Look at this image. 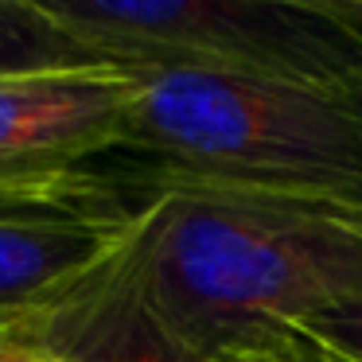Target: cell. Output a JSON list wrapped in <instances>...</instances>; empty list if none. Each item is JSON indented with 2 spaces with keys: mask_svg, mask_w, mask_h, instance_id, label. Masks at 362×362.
Listing matches in <instances>:
<instances>
[{
  "mask_svg": "<svg viewBox=\"0 0 362 362\" xmlns=\"http://www.w3.org/2000/svg\"><path fill=\"white\" fill-rule=\"evenodd\" d=\"M136 74L110 63L0 78V183L43 180L113 156Z\"/></svg>",
  "mask_w": 362,
  "mask_h": 362,
  "instance_id": "cell-5",
  "label": "cell"
},
{
  "mask_svg": "<svg viewBox=\"0 0 362 362\" xmlns=\"http://www.w3.org/2000/svg\"><path fill=\"white\" fill-rule=\"evenodd\" d=\"M35 351H40V346H35ZM43 358L47 362H86V358H66V354H51V351H43Z\"/></svg>",
  "mask_w": 362,
  "mask_h": 362,
  "instance_id": "cell-10",
  "label": "cell"
},
{
  "mask_svg": "<svg viewBox=\"0 0 362 362\" xmlns=\"http://www.w3.org/2000/svg\"><path fill=\"white\" fill-rule=\"evenodd\" d=\"M90 168L0 183V343L40 346L110 284L156 199Z\"/></svg>",
  "mask_w": 362,
  "mask_h": 362,
  "instance_id": "cell-4",
  "label": "cell"
},
{
  "mask_svg": "<svg viewBox=\"0 0 362 362\" xmlns=\"http://www.w3.org/2000/svg\"><path fill=\"white\" fill-rule=\"evenodd\" d=\"M156 183L125 261L40 351L86 362H214L362 296V206Z\"/></svg>",
  "mask_w": 362,
  "mask_h": 362,
  "instance_id": "cell-1",
  "label": "cell"
},
{
  "mask_svg": "<svg viewBox=\"0 0 362 362\" xmlns=\"http://www.w3.org/2000/svg\"><path fill=\"white\" fill-rule=\"evenodd\" d=\"M214 362H331L323 354H315L312 346L296 343V339H273V343H261L250 346V351H234V354H222Z\"/></svg>",
  "mask_w": 362,
  "mask_h": 362,
  "instance_id": "cell-8",
  "label": "cell"
},
{
  "mask_svg": "<svg viewBox=\"0 0 362 362\" xmlns=\"http://www.w3.org/2000/svg\"><path fill=\"white\" fill-rule=\"evenodd\" d=\"M94 63L98 59L55 20L47 0H0V78Z\"/></svg>",
  "mask_w": 362,
  "mask_h": 362,
  "instance_id": "cell-6",
  "label": "cell"
},
{
  "mask_svg": "<svg viewBox=\"0 0 362 362\" xmlns=\"http://www.w3.org/2000/svg\"><path fill=\"white\" fill-rule=\"evenodd\" d=\"M0 362H47V358H43V351H35V346L0 343Z\"/></svg>",
  "mask_w": 362,
  "mask_h": 362,
  "instance_id": "cell-9",
  "label": "cell"
},
{
  "mask_svg": "<svg viewBox=\"0 0 362 362\" xmlns=\"http://www.w3.org/2000/svg\"><path fill=\"white\" fill-rule=\"evenodd\" d=\"M281 335L312 346L315 354H323L331 362H362V296L320 308V312L288 323Z\"/></svg>",
  "mask_w": 362,
  "mask_h": 362,
  "instance_id": "cell-7",
  "label": "cell"
},
{
  "mask_svg": "<svg viewBox=\"0 0 362 362\" xmlns=\"http://www.w3.org/2000/svg\"><path fill=\"white\" fill-rule=\"evenodd\" d=\"M98 59L129 74L218 71L362 90V0H47Z\"/></svg>",
  "mask_w": 362,
  "mask_h": 362,
  "instance_id": "cell-3",
  "label": "cell"
},
{
  "mask_svg": "<svg viewBox=\"0 0 362 362\" xmlns=\"http://www.w3.org/2000/svg\"><path fill=\"white\" fill-rule=\"evenodd\" d=\"M117 152L144 180L362 206V90L144 71Z\"/></svg>",
  "mask_w": 362,
  "mask_h": 362,
  "instance_id": "cell-2",
  "label": "cell"
}]
</instances>
